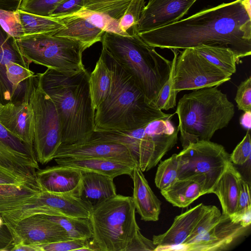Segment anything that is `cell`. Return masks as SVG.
Wrapping results in <instances>:
<instances>
[{
  "instance_id": "1",
  "label": "cell",
  "mask_w": 251,
  "mask_h": 251,
  "mask_svg": "<svg viewBox=\"0 0 251 251\" xmlns=\"http://www.w3.org/2000/svg\"><path fill=\"white\" fill-rule=\"evenodd\" d=\"M138 35L154 48L179 50L218 45L230 48L239 60L251 54V18L241 0L202 9Z\"/></svg>"
},
{
  "instance_id": "7",
  "label": "cell",
  "mask_w": 251,
  "mask_h": 251,
  "mask_svg": "<svg viewBox=\"0 0 251 251\" xmlns=\"http://www.w3.org/2000/svg\"><path fill=\"white\" fill-rule=\"evenodd\" d=\"M173 116L154 120L129 130H95L91 138L112 140L126 145L136 158L143 172L154 167L177 143L179 129Z\"/></svg>"
},
{
  "instance_id": "38",
  "label": "cell",
  "mask_w": 251,
  "mask_h": 251,
  "mask_svg": "<svg viewBox=\"0 0 251 251\" xmlns=\"http://www.w3.org/2000/svg\"><path fill=\"white\" fill-rule=\"evenodd\" d=\"M250 184L242 177L239 182V193L237 207L231 216L238 221H242L248 224L251 223V200Z\"/></svg>"
},
{
  "instance_id": "9",
  "label": "cell",
  "mask_w": 251,
  "mask_h": 251,
  "mask_svg": "<svg viewBox=\"0 0 251 251\" xmlns=\"http://www.w3.org/2000/svg\"><path fill=\"white\" fill-rule=\"evenodd\" d=\"M29 102L34 121L33 149L38 163L46 164L54 159L62 145V128L55 105L41 88L34 75Z\"/></svg>"
},
{
  "instance_id": "20",
  "label": "cell",
  "mask_w": 251,
  "mask_h": 251,
  "mask_svg": "<svg viewBox=\"0 0 251 251\" xmlns=\"http://www.w3.org/2000/svg\"><path fill=\"white\" fill-rule=\"evenodd\" d=\"M0 124L20 140L33 146V113L29 101L2 105L0 108Z\"/></svg>"
},
{
  "instance_id": "10",
  "label": "cell",
  "mask_w": 251,
  "mask_h": 251,
  "mask_svg": "<svg viewBox=\"0 0 251 251\" xmlns=\"http://www.w3.org/2000/svg\"><path fill=\"white\" fill-rule=\"evenodd\" d=\"M177 154V179L195 176L206 178V193H211L230 162V154L222 145L202 140L191 143Z\"/></svg>"
},
{
  "instance_id": "6",
  "label": "cell",
  "mask_w": 251,
  "mask_h": 251,
  "mask_svg": "<svg viewBox=\"0 0 251 251\" xmlns=\"http://www.w3.org/2000/svg\"><path fill=\"white\" fill-rule=\"evenodd\" d=\"M132 197L117 195L93 206V242L99 251H125L140 230Z\"/></svg>"
},
{
  "instance_id": "3",
  "label": "cell",
  "mask_w": 251,
  "mask_h": 251,
  "mask_svg": "<svg viewBox=\"0 0 251 251\" xmlns=\"http://www.w3.org/2000/svg\"><path fill=\"white\" fill-rule=\"evenodd\" d=\"M112 75L106 99L95 111V130H129L154 120L167 118L138 88L130 75L102 47L101 54Z\"/></svg>"
},
{
  "instance_id": "30",
  "label": "cell",
  "mask_w": 251,
  "mask_h": 251,
  "mask_svg": "<svg viewBox=\"0 0 251 251\" xmlns=\"http://www.w3.org/2000/svg\"><path fill=\"white\" fill-rule=\"evenodd\" d=\"M200 54L224 71L234 74L239 63L236 54L230 48L218 45L201 44L193 48Z\"/></svg>"
},
{
  "instance_id": "34",
  "label": "cell",
  "mask_w": 251,
  "mask_h": 251,
  "mask_svg": "<svg viewBox=\"0 0 251 251\" xmlns=\"http://www.w3.org/2000/svg\"><path fill=\"white\" fill-rule=\"evenodd\" d=\"M178 160L177 154L174 153L169 158L160 161L156 172L154 182L160 190L164 189L177 179Z\"/></svg>"
},
{
  "instance_id": "52",
  "label": "cell",
  "mask_w": 251,
  "mask_h": 251,
  "mask_svg": "<svg viewBox=\"0 0 251 251\" xmlns=\"http://www.w3.org/2000/svg\"><path fill=\"white\" fill-rule=\"evenodd\" d=\"M2 105H2V104H1L0 103V108L2 106Z\"/></svg>"
},
{
  "instance_id": "25",
  "label": "cell",
  "mask_w": 251,
  "mask_h": 251,
  "mask_svg": "<svg viewBox=\"0 0 251 251\" xmlns=\"http://www.w3.org/2000/svg\"><path fill=\"white\" fill-rule=\"evenodd\" d=\"M160 192L173 206L186 207L200 197L206 194V178L202 176H195L177 179Z\"/></svg>"
},
{
  "instance_id": "36",
  "label": "cell",
  "mask_w": 251,
  "mask_h": 251,
  "mask_svg": "<svg viewBox=\"0 0 251 251\" xmlns=\"http://www.w3.org/2000/svg\"><path fill=\"white\" fill-rule=\"evenodd\" d=\"M174 53L172 68L170 76L161 88L155 104L161 110H168L174 108L176 105L177 93L174 89V76L176 59L178 54V50L171 49Z\"/></svg>"
},
{
  "instance_id": "15",
  "label": "cell",
  "mask_w": 251,
  "mask_h": 251,
  "mask_svg": "<svg viewBox=\"0 0 251 251\" xmlns=\"http://www.w3.org/2000/svg\"><path fill=\"white\" fill-rule=\"evenodd\" d=\"M0 166L31 178H36L39 169L33 146L20 140L0 124Z\"/></svg>"
},
{
  "instance_id": "23",
  "label": "cell",
  "mask_w": 251,
  "mask_h": 251,
  "mask_svg": "<svg viewBox=\"0 0 251 251\" xmlns=\"http://www.w3.org/2000/svg\"><path fill=\"white\" fill-rule=\"evenodd\" d=\"M55 18L63 26L52 34L55 36L77 42L86 49L102 40L104 32L83 18L71 14Z\"/></svg>"
},
{
  "instance_id": "31",
  "label": "cell",
  "mask_w": 251,
  "mask_h": 251,
  "mask_svg": "<svg viewBox=\"0 0 251 251\" xmlns=\"http://www.w3.org/2000/svg\"><path fill=\"white\" fill-rule=\"evenodd\" d=\"M17 11L24 36L53 34L63 26V24L55 18L37 15L20 10Z\"/></svg>"
},
{
  "instance_id": "49",
  "label": "cell",
  "mask_w": 251,
  "mask_h": 251,
  "mask_svg": "<svg viewBox=\"0 0 251 251\" xmlns=\"http://www.w3.org/2000/svg\"><path fill=\"white\" fill-rule=\"evenodd\" d=\"M40 251L39 247L36 245L18 243L15 244L11 251Z\"/></svg>"
},
{
  "instance_id": "48",
  "label": "cell",
  "mask_w": 251,
  "mask_h": 251,
  "mask_svg": "<svg viewBox=\"0 0 251 251\" xmlns=\"http://www.w3.org/2000/svg\"><path fill=\"white\" fill-rule=\"evenodd\" d=\"M22 0H0V9L15 11L18 10Z\"/></svg>"
},
{
  "instance_id": "13",
  "label": "cell",
  "mask_w": 251,
  "mask_h": 251,
  "mask_svg": "<svg viewBox=\"0 0 251 251\" xmlns=\"http://www.w3.org/2000/svg\"><path fill=\"white\" fill-rule=\"evenodd\" d=\"M60 157L104 158L138 166L135 155L126 145L99 138H91L82 142L61 145L54 159Z\"/></svg>"
},
{
  "instance_id": "33",
  "label": "cell",
  "mask_w": 251,
  "mask_h": 251,
  "mask_svg": "<svg viewBox=\"0 0 251 251\" xmlns=\"http://www.w3.org/2000/svg\"><path fill=\"white\" fill-rule=\"evenodd\" d=\"M131 0H84L83 8L119 21Z\"/></svg>"
},
{
  "instance_id": "11",
  "label": "cell",
  "mask_w": 251,
  "mask_h": 251,
  "mask_svg": "<svg viewBox=\"0 0 251 251\" xmlns=\"http://www.w3.org/2000/svg\"><path fill=\"white\" fill-rule=\"evenodd\" d=\"M232 75L210 63L194 48L185 49L176 59L174 89L178 93L218 86L230 80Z\"/></svg>"
},
{
  "instance_id": "32",
  "label": "cell",
  "mask_w": 251,
  "mask_h": 251,
  "mask_svg": "<svg viewBox=\"0 0 251 251\" xmlns=\"http://www.w3.org/2000/svg\"><path fill=\"white\" fill-rule=\"evenodd\" d=\"M43 215L49 220L61 226L70 239H89L93 238V229L89 218Z\"/></svg>"
},
{
  "instance_id": "2",
  "label": "cell",
  "mask_w": 251,
  "mask_h": 251,
  "mask_svg": "<svg viewBox=\"0 0 251 251\" xmlns=\"http://www.w3.org/2000/svg\"><path fill=\"white\" fill-rule=\"evenodd\" d=\"M37 74L41 88L53 101L59 114L62 145L89 140L95 130L96 110L87 70L67 75L48 68Z\"/></svg>"
},
{
  "instance_id": "14",
  "label": "cell",
  "mask_w": 251,
  "mask_h": 251,
  "mask_svg": "<svg viewBox=\"0 0 251 251\" xmlns=\"http://www.w3.org/2000/svg\"><path fill=\"white\" fill-rule=\"evenodd\" d=\"M6 226L12 235L14 245H41L71 240L61 226L43 214H33Z\"/></svg>"
},
{
  "instance_id": "21",
  "label": "cell",
  "mask_w": 251,
  "mask_h": 251,
  "mask_svg": "<svg viewBox=\"0 0 251 251\" xmlns=\"http://www.w3.org/2000/svg\"><path fill=\"white\" fill-rule=\"evenodd\" d=\"M44 206L56 216L89 218L92 206L79 197L70 194L41 191L32 203Z\"/></svg>"
},
{
  "instance_id": "26",
  "label": "cell",
  "mask_w": 251,
  "mask_h": 251,
  "mask_svg": "<svg viewBox=\"0 0 251 251\" xmlns=\"http://www.w3.org/2000/svg\"><path fill=\"white\" fill-rule=\"evenodd\" d=\"M81 172L78 197L92 207L117 194L113 178L94 172Z\"/></svg>"
},
{
  "instance_id": "45",
  "label": "cell",
  "mask_w": 251,
  "mask_h": 251,
  "mask_svg": "<svg viewBox=\"0 0 251 251\" xmlns=\"http://www.w3.org/2000/svg\"><path fill=\"white\" fill-rule=\"evenodd\" d=\"M35 180L36 178L18 174L0 166V184L21 186Z\"/></svg>"
},
{
  "instance_id": "47",
  "label": "cell",
  "mask_w": 251,
  "mask_h": 251,
  "mask_svg": "<svg viewBox=\"0 0 251 251\" xmlns=\"http://www.w3.org/2000/svg\"><path fill=\"white\" fill-rule=\"evenodd\" d=\"M14 246L12 235L5 224L0 227V251H11Z\"/></svg>"
},
{
  "instance_id": "17",
  "label": "cell",
  "mask_w": 251,
  "mask_h": 251,
  "mask_svg": "<svg viewBox=\"0 0 251 251\" xmlns=\"http://www.w3.org/2000/svg\"><path fill=\"white\" fill-rule=\"evenodd\" d=\"M29 69L30 63L22 55L15 37L7 33L0 24V102L28 101L14 87L7 77V68L12 63Z\"/></svg>"
},
{
  "instance_id": "41",
  "label": "cell",
  "mask_w": 251,
  "mask_h": 251,
  "mask_svg": "<svg viewBox=\"0 0 251 251\" xmlns=\"http://www.w3.org/2000/svg\"><path fill=\"white\" fill-rule=\"evenodd\" d=\"M0 24L7 33L16 39L24 36L17 10L11 11L0 9Z\"/></svg>"
},
{
  "instance_id": "24",
  "label": "cell",
  "mask_w": 251,
  "mask_h": 251,
  "mask_svg": "<svg viewBox=\"0 0 251 251\" xmlns=\"http://www.w3.org/2000/svg\"><path fill=\"white\" fill-rule=\"evenodd\" d=\"M54 159L58 165L102 174L113 179L123 175L130 176L135 167L123 162L104 158L60 157Z\"/></svg>"
},
{
  "instance_id": "44",
  "label": "cell",
  "mask_w": 251,
  "mask_h": 251,
  "mask_svg": "<svg viewBox=\"0 0 251 251\" xmlns=\"http://www.w3.org/2000/svg\"><path fill=\"white\" fill-rule=\"evenodd\" d=\"M84 0H62L50 13L48 17L57 18L73 14L83 7Z\"/></svg>"
},
{
  "instance_id": "39",
  "label": "cell",
  "mask_w": 251,
  "mask_h": 251,
  "mask_svg": "<svg viewBox=\"0 0 251 251\" xmlns=\"http://www.w3.org/2000/svg\"><path fill=\"white\" fill-rule=\"evenodd\" d=\"M221 214V212L217 206L209 205L185 242L203 234L210 230L218 222Z\"/></svg>"
},
{
  "instance_id": "51",
  "label": "cell",
  "mask_w": 251,
  "mask_h": 251,
  "mask_svg": "<svg viewBox=\"0 0 251 251\" xmlns=\"http://www.w3.org/2000/svg\"><path fill=\"white\" fill-rule=\"evenodd\" d=\"M251 0H241V3L246 11L248 15L251 18Z\"/></svg>"
},
{
  "instance_id": "28",
  "label": "cell",
  "mask_w": 251,
  "mask_h": 251,
  "mask_svg": "<svg viewBox=\"0 0 251 251\" xmlns=\"http://www.w3.org/2000/svg\"><path fill=\"white\" fill-rule=\"evenodd\" d=\"M41 191L36 179L21 186L0 184V213L16 208Z\"/></svg>"
},
{
  "instance_id": "37",
  "label": "cell",
  "mask_w": 251,
  "mask_h": 251,
  "mask_svg": "<svg viewBox=\"0 0 251 251\" xmlns=\"http://www.w3.org/2000/svg\"><path fill=\"white\" fill-rule=\"evenodd\" d=\"M145 0H131L125 12L119 21L120 29L129 35L138 34L137 28Z\"/></svg>"
},
{
  "instance_id": "46",
  "label": "cell",
  "mask_w": 251,
  "mask_h": 251,
  "mask_svg": "<svg viewBox=\"0 0 251 251\" xmlns=\"http://www.w3.org/2000/svg\"><path fill=\"white\" fill-rule=\"evenodd\" d=\"M156 246L152 240H150L142 235L140 230H138L130 243L125 249V251H153Z\"/></svg>"
},
{
  "instance_id": "18",
  "label": "cell",
  "mask_w": 251,
  "mask_h": 251,
  "mask_svg": "<svg viewBox=\"0 0 251 251\" xmlns=\"http://www.w3.org/2000/svg\"><path fill=\"white\" fill-rule=\"evenodd\" d=\"M81 177L80 170L58 164L36 171V179L41 190L55 194L78 197Z\"/></svg>"
},
{
  "instance_id": "42",
  "label": "cell",
  "mask_w": 251,
  "mask_h": 251,
  "mask_svg": "<svg viewBox=\"0 0 251 251\" xmlns=\"http://www.w3.org/2000/svg\"><path fill=\"white\" fill-rule=\"evenodd\" d=\"M251 129L247 132L230 154V161L234 164L242 165L250 161L251 155Z\"/></svg>"
},
{
  "instance_id": "12",
  "label": "cell",
  "mask_w": 251,
  "mask_h": 251,
  "mask_svg": "<svg viewBox=\"0 0 251 251\" xmlns=\"http://www.w3.org/2000/svg\"><path fill=\"white\" fill-rule=\"evenodd\" d=\"M250 224L232 216L221 214L218 222L208 231L185 242L176 250L192 251H226L248 235Z\"/></svg>"
},
{
  "instance_id": "27",
  "label": "cell",
  "mask_w": 251,
  "mask_h": 251,
  "mask_svg": "<svg viewBox=\"0 0 251 251\" xmlns=\"http://www.w3.org/2000/svg\"><path fill=\"white\" fill-rule=\"evenodd\" d=\"M242 176L230 162L213 188L211 193L215 194L220 202L222 214L229 216L235 212L239 193V182Z\"/></svg>"
},
{
  "instance_id": "22",
  "label": "cell",
  "mask_w": 251,
  "mask_h": 251,
  "mask_svg": "<svg viewBox=\"0 0 251 251\" xmlns=\"http://www.w3.org/2000/svg\"><path fill=\"white\" fill-rule=\"evenodd\" d=\"M130 177L133 182L132 198L136 212L143 221H158L161 211V202L152 191L138 166L134 167Z\"/></svg>"
},
{
  "instance_id": "29",
  "label": "cell",
  "mask_w": 251,
  "mask_h": 251,
  "mask_svg": "<svg viewBox=\"0 0 251 251\" xmlns=\"http://www.w3.org/2000/svg\"><path fill=\"white\" fill-rule=\"evenodd\" d=\"M89 82L93 106L96 110L109 95L112 85L111 71L100 55L90 74Z\"/></svg>"
},
{
  "instance_id": "50",
  "label": "cell",
  "mask_w": 251,
  "mask_h": 251,
  "mask_svg": "<svg viewBox=\"0 0 251 251\" xmlns=\"http://www.w3.org/2000/svg\"><path fill=\"white\" fill-rule=\"evenodd\" d=\"M241 125L247 130L251 127V112H245L240 118Z\"/></svg>"
},
{
  "instance_id": "8",
  "label": "cell",
  "mask_w": 251,
  "mask_h": 251,
  "mask_svg": "<svg viewBox=\"0 0 251 251\" xmlns=\"http://www.w3.org/2000/svg\"><path fill=\"white\" fill-rule=\"evenodd\" d=\"M16 39L22 55L29 63L67 75L85 69L82 54L86 48L77 42L52 34L24 36Z\"/></svg>"
},
{
  "instance_id": "16",
  "label": "cell",
  "mask_w": 251,
  "mask_h": 251,
  "mask_svg": "<svg viewBox=\"0 0 251 251\" xmlns=\"http://www.w3.org/2000/svg\"><path fill=\"white\" fill-rule=\"evenodd\" d=\"M196 1L149 0L142 10L137 26V34L179 21Z\"/></svg>"
},
{
  "instance_id": "4",
  "label": "cell",
  "mask_w": 251,
  "mask_h": 251,
  "mask_svg": "<svg viewBox=\"0 0 251 251\" xmlns=\"http://www.w3.org/2000/svg\"><path fill=\"white\" fill-rule=\"evenodd\" d=\"M102 47L128 73L138 88L154 104L169 77L170 61L147 44L138 34L104 32Z\"/></svg>"
},
{
  "instance_id": "35",
  "label": "cell",
  "mask_w": 251,
  "mask_h": 251,
  "mask_svg": "<svg viewBox=\"0 0 251 251\" xmlns=\"http://www.w3.org/2000/svg\"><path fill=\"white\" fill-rule=\"evenodd\" d=\"M85 19L89 23L104 32L113 33L122 35H128L120 28L119 21L110 17L82 8L73 14Z\"/></svg>"
},
{
  "instance_id": "5",
  "label": "cell",
  "mask_w": 251,
  "mask_h": 251,
  "mask_svg": "<svg viewBox=\"0 0 251 251\" xmlns=\"http://www.w3.org/2000/svg\"><path fill=\"white\" fill-rule=\"evenodd\" d=\"M176 113L183 148L199 141L210 140L215 132L226 127L233 118L234 106L218 86L206 87L184 95Z\"/></svg>"
},
{
  "instance_id": "40",
  "label": "cell",
  "mask_w": 251,
  "mask_h": 251,
  "mask_svg": "<svg viewBox=\"0 0 251 251\" xmlns=\"http://www.w3.org/2000/svg\"><path fill=\"white\" fill-rule=\"evenodd\" d=\"M62 0H22L18 10L31 14L48 17Z\"/></svg>"
},
{
  "instance_id": "19",
  "label": "cell",
  "mask_w": 251,
  "mask_h": 251,
  "mask_svg": "<svg viewBox=\"0 0 251 251\" xmlns=\"http://www.w3.org/2000/svg\"><path fill=\"white\" fill-rule=\"evenodd\" d=\"M209 206L201 203L176 216L166 232L153 235L152 240L156 246L155 251L171 250L182 245Z\"/></svg>"
},
{
  "instance_id": "43",
  "label": "cell",
  "mask_w": 251,
  "mask_h": 251,
  "mask_svg": "<svg viewBox=\"0 0 251 251\" xmlns=\"http://www.w3.org/2000/svg\"><path fill=\"white\" fill-rule=\"evenodd\" d=\"M238 109L251 112V77L242 81L237 87L235 98Z\"/></svg>"
}]
</instances>
